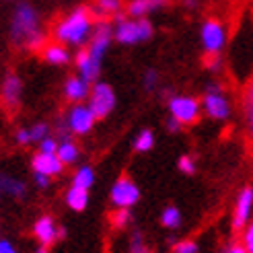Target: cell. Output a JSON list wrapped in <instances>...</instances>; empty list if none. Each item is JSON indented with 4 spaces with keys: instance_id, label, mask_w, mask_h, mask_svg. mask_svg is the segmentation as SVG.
Listing matches in <instances>:
<instances>
[{
    "instance_id": "cell-15",
    "label": "cell",
    "mask_w": 253,
    "mask_h": 253,
    "mask_svg": "<svg viewBox=\"0 0 253 253\" xmlns=\"http://www.w3.org/2000/svg\"><path fill=\"white\" fill-rule=\"evenodd\" d=\"M70 49H72V47H68V45H64V43H60V42H56V40H49V42L40 49V56H42V60L45 62V64L56 66V68H64V66H68L70 62L74 60V56H72Z\"/></svg>"
},
{
    "instance_id": "cell-14",
    "label": "cell",
    "mask_w": 253,
    "mask_h": 253,
    "mask_svg": "<svg viewBox=\"0 0 253 253\" xmlns=\"http://www.w3.org/2000/svg\"><path fill=\"white\" fill-rule=\"evenodd\" d=\"M0 99L8 111H15L23 99V79L17 72H6L0 84Z\"/></svg>"
},
{
    "instance_id": "cell-22",
    "label": "cell",
    "mask_w": 253,
    "mask_h": 253,
    "mask_svg": "<svg viewBox=\"0 0 253 253\" xmlns=\"http://www.w3.org/2000/svg\"><path fill=\"white\" fill-rule=\"evenodd\" d=\"M77 136H72V134H68V136H62L60 138V144H58V157H60V161L64 163L66 167H72V165H77L79 163V159H81V146H79V142L74 140Z\"/></svg>"
},
{
    "instance_id": "cell-32",
    "label": "cell",
    "mask_w": 253,
    "mask_h": 253,
    "mask_svg": "<svg viewBox=\"0 0 253 253\" xmlns=\"http://www.w3.org/2000/svg\"><path fill=\"white\" fill-rule=\"evenodd\" d=\"M12 140H15V144L21 146V148L31 146L33 138H31V132H29V126H19V128L12 132Z\"/></svg>"
},
{
    "instance_id": "cell-21",
    "label": "cell",
    "mask_w": 253,
    "mask_h": 253,
    "mask_svg": "<svg viewBox=\"0 0 253 253\" xmlns=\"http://www.w3.org/2000/svg\"><path fill=\"white\" fill-rule=\"evenodd\" d=\"M64 202L72 212H84L88 208V202H91V189L70 183L64 194Z\"/></svg>"
},
{
    "instance_id": "cell-12",
    "label": "cell",
    "mask_w": 253,
    "mask_h": 253,
    "mask_svg": "<svg viewBox=\"0 0 253 253\" xmlns=\"http://www.w3.org/2000/svg\"><path fill=\"white\" fill-rule=\"evenodd\" d=\"M31 235H33V239L37 241V245L52 247V245H56L60 241V239L66 237V229H64V226H60L54 216L43 214V216H40V218L33 222Z\"/></svg>"
},
{
    "instance_id": "cell-43",
    "label": "cell",
    "mask_w": 253,
    "mask_h": 253,
    "mask_svg": "<svg viewBox=\"0 0 253 253\" xmlns=\"http://www.w3.org/2000/svg\"><path fill=\"white\" fill-rule=\"evenodd\" d=\"M157 253H165V251H157Z\"/></svg>"
},
{
    "instance_id": "cell-28",
    "label": "cell",
    "mask_w": 253,
    "mask_h": 253,
    "mask_svg": "<svg viewBox=\"0 0 253 253\" xmlns=\"http://www.w3.org/2000/svg\"><path fill=\"white\" fill-rule=\"evenodd\" d=\"M128 253H153L142 231H134L128 241Z\"/></svg>"
},
{
    "instance_id": "cell-9",
    "label": "cell",
    "mask_w": 253,
    "mask_h": 253,
    "mask_svg": "<svg viewBox=\"0 0 253 253\" xmlns=\"http://www.w3.org/2000/svg\"><path fill=\"white\" fill-rule=\"evenodd\" d=\"M251 218H253V185L245 183L235 194V202L231 208V229L235 233H241Z\"/></svg>"
},
{
    "instance_id": "cell-3",
    "label": "cell",
    "mask_w": 253,
    "mask_h": 253,
    "mask_svg": "<svg viewBox=\"0 0 253 253\" xmlns=\"http://www.w3.org/2000/svg\"><path fill=\"white\" fill-rule=\"evenodd\" d=\"M113 37H116V43L124 47H134L153 40L155 25L150 19H136L130 15H122L113 21Z\"/></svg>"
},
{
    "instance_id": "cell-35",
    "label": "cell",
    "mask_w": 253,
    "mask_h": 253,
    "mask_svg": "<svg viewBox=\"0 0 253 253\" xmlns=\"http://www.w3.org/2000/svg\"><path fill=\"white\" fill-rule=\"evenodd\" d=\"M58 144H60V138L47 136V138H43L40 144H37V150H42V153H49V155H56L58 153Z\"/></svg>"
},
{
    "instance_id": "cell-4",
    "label": "cell",
    "mask_w": 253,
    "mask_h": 253,
    "mask_svg": "<svg viewBox=\"0 0 253 253\" xmlns=\"http://www.w3.org/2000/svg\"><path fill=\"white\" fill-rule=\"evenodd\" d=\"M202 107H204V116L210 122H229L233 116V101L231 95L226 93V88L220 81H210L204 86L202 93Z\"/></svg>"
},
{
    "instance_id": "cell-8",
    "label": "cell",
    "mask_w": 253,
    "mask_h": 253,
    "mask_svg": "<svg viewBox=\"0 0 253 253\" xmlns=\"http://www.w3.org/2000/svg\"><path fill=\"white\" fill-rule=\"evenodd\" d=\"M142 198V189L130 175H120L109 187V204L111 208H128L138 206Z\"/></svg>"
},
{
    "instance_id": "cell-11",
    "label": "cell",
    "mask_w": 253,
    "mask_h": 253,
    "mask_svg": "<svg viewBox=\"0 0 253 253\" xmlns=\"http://www.w3.org/2000/svg\"><path fill=\"white\" fill-rule=\"evenodd\" d=\"M111 43H116V37H113V23L97 21L91 40H88V43H86V49H88V54H91V58L95 60V64L103 66L105 54L109 52Z\"/></svg>"
},
{
    "instance_id": "cell-18",
    "label": "cell",
    "mask_w": 253,
    "mask_h": 253,
    "mask_svg": "<svg viewBox=\"0 0 253 253\" xmlns=\"http://www.w3.org/2000/svg\"><path fill=\"white\" fill-rule=\"evenodd\" d=\"M169 6V0H128L126 2V15L136 19H148L155 12H161Z\"/></svg>"
},
{
    "instance_id": "cell-10",
    "label": "cell",
    "mask_w": 253,
    "mask_h": 253,
    "mask_svg": "<svg viewBox=\"0 0 253 253\" xmlns=\"http://www.w3.org/2000/svg\"><path fill=\"white\" fill-rule=\"evenodd\" d=\"M88 105L95 111V116L99 120H105L109 118L113 109L118 105V95L113 91V86L105 81H95L93 83V88H91V95H88Z\"/></svg>"
},
{
    "instance_id": "cell-26",
    "label": "cell",
    "mask_w": 253,
    "mask_h": 253,
    "mask_svg": "<svg viewBox=\"0 0 253 253\" xmlns=\"http://www.w3.org/2000/svg\"><path fill=\"white\" fill-rule=\"evenodd\" d=\"M70 183L91 189V187L95 185V169L88 165V163H84V165H79L77 169H74V173H72Z\"/></svg>"
},
{
    "instance_id": "cell-29",
    "label": "cell",
    "mask_w": 253,
    "mask_h": 253,
    "mask_svg": "<svg viewBox=\"0 0 253 253\" xmlns=\"http://www.w3.org/2000/svg\"><path fill=\"white\" fill-rule=\"evenodd\" d=\"M177 171H179L181 175H187V177L196 175V171H198L196 157H194V155H189V153L181 155L179 159H177Z\"/></svg>"
},
{
    "instance_id": "cell-40",
    "label": "cell",
    "mask_w": 253,
    "mask_h": 253,
    "mask_svg": "<svg viewBox=\"0 0 253 253\" xmlns=\"http://www.w3.org/2000/svg\"><path fill=\"white\" fill-rule=\"evenodd\" d=\"M165 128H167V132H171V134H179L181 130H183V126L179 124V122H177L175 118H167V122H165Z\"/></svg>"
},
{
    "instance_id": "cell-19",
    "label": "cell",
    "mask_w": 253,
    "mask_h": 253,
    "mask_svg": "<svg viewBox=\"0 0 253 253\" xmlns=\"http://www.w3.org/2000/svg\"><path fill=\"white\" fill-rule=\"evenodd\" d=\"M122 10H126L122 0H93L91 4V12L97 21H116L122 17Z\"/></svg>"
},
{
    "instance_id": "cell-1",
    "label": "cell",
    "mask_w": 253,
    "mask_h": 253,
    "mask_svg": "<svg viewBox=\"0 0 253 253\" xmlns=\"http://www.w3.org/2000/svg\"><path fill=\"white\" fill-rule=\"evenodd\" d=\"M8 42L12 47L37 54L47 43L42 12L29 0H23L12 8L8 19Z\"/></svg>"
},
{
    "instance_id": "cell-16",
    "label": "cell",
    "mask_w": 253,
    "mask_h": 253,
    "mask_svg": "<svg viewBox=\"0 0 253 253\" xmlns=\"http://www.w3.org/2000/svg\"><path fill=\"white\" fill-rule=\"evenodd\" d=\"M64 169H66V165L60 161L58 155H49V153L37 150V153H33V157H31V171H35V173L58 177V175L64 173Z\"/></svg>"
},
{
    "instance_id": "cell-20",
    "label": "cell",
    "mask_w": 253,
    "mask_h": 253,
    "mask_svg": "<svg viewBox=\"0 0 253 253\" xmlns=\"http://www.w3.org/2000/svg\"><path fill=\"white\" fill-rule=\"evenodd\" d=\"M0 192L4 198L10 200H23L27 196V183H25L21 177L12 175V173H2L0 175Z\"/></svg>"
},
{
    "instance_id": "cell-31",
    "label": "cell",
    "mask_w": 253,
    "mask_h": 253,
    "mask_svg": "<svg viewBox=\"0 0 253 253\" xmlns=\"http://www.w3.org/2000/svg\"><path fill=\"white\" fill-rule=\"evenodd\" d=\"M159 84H161V74H159V70L146 68L144 74H142V86H144V91H146V93H153V91H157V88H159Z\"/></svg>"
},
{
    "instance_id": "cell-13",
    "label": "cell",
    "mask_w": 253,
    "mask_h": 253,
    "mask_svg": "<svg viewBox=\"0 0 253 253\" xmlns=\"http://www.w3.org/2000/svg\"><path fill=\"white\" fill-rule=\"evenodd\" d=\"M91 88H93V83L84 79L83 74L74 72L70 77H66L64 84H62V95H64L66 103H84L88 101V95H91Z\"/></svg>"
},
{
    "instance_id": "cell-39",
    "label": "cell",
    "mask_w": 253,
    "mask_h": 253,
    "mask_svg": "<svg viewBox=\"0 0 253 253\" xmlns=\"http://www.w3.org/2000/svg\"><path fill=\"white\" fill-rule=\"evenodd\" d=\"M0 253H19V247L10 241V239L2 237L0 239Z\"/></svg>"
},
{
    "instance_id": "cell-24",
    "label": "cell",
    "mask_w": 253,
    "mask_h": 253,
    "mask_svg": "<svg viewBox=\"0 0 253 253\" xmlns=\"http://www.w3.org/2000/svg\"><path fill=\"white\" fill-rule=\"evenodd\" d=\"M155 144H157V136L150 128H140L136 132L134 140H132V148H134V153H138V155L150 153V150L155 148Z\"/></svg>"
},
{
    "instance_id": "cell-25",
    "label": "cell",
    "mask_w": 253,
    "mask_h": 253,
    "mask_svg": "<svg viewBox=\"0 0 253 253\" xmlns=\"http://www.w3.org/2000/svg\"><path fill=\"white\" fill-rule=\"evenodd\" d=\"M241 113H243V122L247 126L249 134L253 136V77L249 79L245 93H243V101H241Z\"/></svg>"
},
{
    "instance_id": "cell-33",
    "label": "cell",
    "mask_w": 253,
    "mask_h": 253,
    "mask_svg": "<svg viewBox=\"0 0 253 253\" xmlns=\"http://www.w3.org/2000/svg\"><path fill=\"white\" fill-rule=\"evenodd\" d=\"M171 253H200V245L194 239H179L173 243Z\"/></svg>"
},
{
    "instance_id": "cell-41",
    "label": "cell",
    "mask_w": 253,
    "mask_h": 253,
    "mask_svg": "<svg viewBox=\"0 0 253 253\" xmlns=\"http://www.w3.org/2000/svg\"><path fill=\"white\" fill-rule=\"evenodd\" d=\"M183 4H185V8H189V10H194V8L198 6V0H183Z\"/></svg>"
},
{
    "instance_id": "cell-6",
    "label": "cell",
    "mask_w": 253,
    "mask_h": 253,
    "mask_svg": "<svg viewBox=\"0 0 253 253\" xmlns=\"http://www.w3.org/2000/svg\"><path fill=\"white\" fill-rule=\"evenodd\" d=\"M167 111L169 116L175 118L183 128L196 126L202 116H204V107H202V97L187 95V93H173L167 97Z\"/></svg>"
},
{
    "instance_id": "cell-37",
    "label": "cell",
    "mask_w": 253,
    "mask_h": 253,
    "mask_svg": "<svg viewBox=\"0 0 253 253\" xmlns=\"http://www.w3.org/2000/svg\"><path fill=\"white\" fill-rule=\"evenodd\" d=\"M218 253H249L247 247L241 243V239H233V241H226Z\"/></svg>"
},
{
    "instance_id": "cell-38",
    "label": "cell",
    "mask_w": 253,
    "mask_h": 253,
    "mask_svg": "<svg viewBox=\"0 0 253 253\" xmlns=\"http://www.w3.org/2000/svg\"><path fill=\"white\" fill-rule=\"evenodd\" d=\"M31 173H33V183H35V187L47 189L49 185H52V179H54V177L43 175V173H35V171H31Z\"/></svg>"
},
{
    "instance_id": "cell-7",
    "label": "cell",
    "mask_w": 253,
    "mask_h": 253,
    "mask_svg": "<svg viewBox=\"0 0 253 253\" xmlns=\"http://www.w3.org/2000/svg\"><path fill=\"white\" fill-rule=\"evenodd\" d=\"M200 45L204 56L222 54L229 45V27L222 19L208 17L200 25Z\"/></svg>"
},
{
    "instance_id": "cell-36",
    "label": "cell",
    "mask_w": 253,
    "mask_h": 253,
    "mask_svg": "<svg viewBox=\"0 0 253 253\" xmlns=\"http://www.w3.org/2000/svg\"><path fill=\"white\" fill-rule=\"evenodd\" d=\"M239 239H241V243L247 247V251L249 253H253V218L247 222V226L245 229L239 233Z\"/></svg>"
},
{
    "instance_id": "cell-23",
    "label": "cell",
    "mask_w": 253,
    "mask_h": 253,
    "mask_svg": "<svg viewBox=\"0 0 253 253\" xmlns=\"http://www.w3.org/2000/svg\"><path fill=\"white\" fill-rule=\"evenodd\" d=\"M159 222L163 229H167V231H179L183 226V212L175 204H167L159 214Z\"/></svg>"
},
{
    "instance_id": "cell-34",
    "label": "cell",
    "mask_w": 253,
    "mask_h": 253,
    "mask_svg": "<svg viewBox=\"0 0 253 253\" xmlns=\"http://www.w3.org/2000/svg\"><path fill=\"white\" fill-rule=\"evenodd\" d=\"M224 66V60H222V54H214V56H204V68L212 74L220 72Z\"/></svg>"
},
{
    "instance_id": "cell-2",
    "label": "cell",
    "mask_w": 253,
    "mask_h": 253,
    "mask_svg": "<svg viewBox=\"0 0 253 253\" xmlns=\"http://www.w3.org/2000/svg\"><path fill=\"white\" fill-rule=\"evenodd\" d=\"M97 19L93 17L91 6H74L64 17H60L52 27V40L68 47H84L95 29Z\"/></svg>"
},
{
    "instance_id": "cell-30",
    "label": "cell",
    "mask_w": 253,
    "mask_h": 253,
    "mask_svg": "<svg viewBox=\"0 0 253 253\" xmlns=\"http://www.w3.org/2000/svg\"><path fill=\"white\" fill-rule=\"evenodd\" d=\"M29 132H31V138H33V144H40L43 138L52 136V126L47 122H35L29 126Z\"/></svg>"
},
{
    "instance_id": "cell-27",
    "label": "cell",
    "mask_w": 253,
    "mask_h": 253,
    "mask_svg": "<svg viewBox=\"0 0 253 253\" xmlns=\"http://www.w3.org/2000/svg\"><path fill=\"white\" fill-rule=\"evenodd\" d=\"M109 224L116 231H126L132 224V210H128V208H113V212L109 214Z\"/></svg>"
},
{
    "instance_id": "cell-17",
    "label": "cell",
    "mask_w": 253,
    "mask_h": 253,
    "mask_svg": "<svg viewBox=\"0 0 253 253\" xmlns=\"http://www.w3.org/2000/svg\"><path fill=\"white\" fill-rule=\"evenodd\" d=\"M72 64H74V70H77L79 74H83V77H84V79H88L91 83L99 81V77H101V70H103V66L95 64V60L91 58V54H88L86 45L77 49V54H74Z\"/></svg>"
},
{
    "instance_id": "cell-5",
    "label": "cell",
    "mask_w": 253,
    "mask_h": 253,
    "mask_svg": "<svg viewBox=\"0 0 253 253\" xmlns=\"http://www.w3.org/2000/svg\"><path fill=\"white\" fill-rule=\"evenodd\" d=\"M99 118L95 116V111L91 109V105L86 103H72L66 113H64V118H62V122L58 124V128H60V138L62 136H88L93 130H95V126H97Z\"/></svg>"
},
{
    "instance_id": "cell-42",
    "label": "cell",
    "mask_w": 253,
    "mask_h": 253,
    "mask_svg": "<svg viewBox=\"0 0 253 253\" xmlns=\"http://www.w3.org/2000/svg\"><path fill=\"white\" fill-rule=\"evenodd\" d=\"M4 2H12V0H4Z\"/></svg>"
}]
</instances>
